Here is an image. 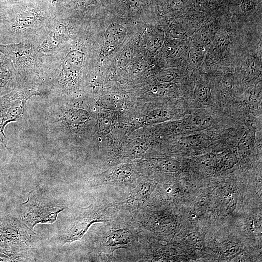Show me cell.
<instances>
[{"label":"cell","mask_w":262,"mask_h":262,"mask_svg":"<svg viewBox=\"0 0 262 262\" xmlns=\"http://www.w3.org/2000/svg\"><path fill=\"white\" fill-rule=\"evenodd\" d=\"M101 103L106 108L112 110H117L123 106L124 101L119 96L108 95L103 97L101 99Z\"/></svg>","instance_id":"cell-9"},{"label":"cell","mask_w":262,"mask_h":262,"mask_svg":"<svg viewBox=\"0 0 262 262\" xmlns=\"http://www.w3.org/2000/svg\"><path fill=\"white\" fill-rule=\"evenodd\" d=\"M234 77L232 73H228L226 74L222 80L223 86L227 90H231L234 84Z\"/></svg>","instance_id":"cell-15"},{"label":"cell","mask_w":262,"mask_h":262,"mask_svg":"<svg viewBox=\"0 0 262 262\" xmlns=\"http://www.w3.org/2000/svg\"><path fill=\"white\" fill-rule=\"evenodd\" d=\"M195 98L199 101H205L208 97L207 87L202 84L196 85L194 90Z\"/></svg>","instance_id":"cell-13"},{"label":"cell","mask_w":262,"mask_h":262,"mask_svg":"<svg viewBox=\"0 0 262 262\" xmlns=\"http://www.w3.org/2000/svg\"><path fill=\"white\" fill-rule=\"evenodd\" d=\"M229 38L227 33H222L215 38L211 44L210 49L214 53L223 52L227 48Z\"/></svg>","instance_id":"cell-6"},{"label":"cell","mask_w":262,"mask_h":262,"mask_svg":"<svg viewBox=\"0 0 262 262\" xmlns=\"http://www.w3.org/2000/svg\"><path fill=\"white\" fill-rule=\"evenodd\" d=\"M207 40L206 33L201 32L194 38L193 42L196 47H203Z\"/></svg>","instance_id":"cell-16"},{"label":"cell","mask_w":262,"mask_h":262,"mask_svg":"<svg viewBox=\"0 0 262 262\" xmlns=\"http://www.w3.org/2000/svg\"><path fill=\"white\" fill-rule=\"evenodd\" d=\"M132 237L131 232L127 229L112 230L106 235L104 243L110 246L125 245L131 242Z\"/></svg>","instance_id":"cell-5"},{"label":"cell","mask_w":262,"mask_h":262,"mask_svg":"<svg viewBox=\"0 0 262 262\" xmlns=\"http://www.w3.org/2000/svg\"><path fill=\"white\" fill-rule=\"evenodd\" d=\"M35 20L33 13L26 12L21 14L17 17L16 22L13 24L14 30H21L29 27Z\"/></svg>","instance_id":"cell-8"},{"label":"cell","mask_w":262,"mask_h":262,"mask_svg":"<svg viewBox=\"0 0 262 262\" xmlns=\"http://www.w3.org/2000/svg\"><path fill=\"white\" fill-rule=\"evenodd\" d=\"M253 7L252 4L249 1H246L242 4L241 8L244 11L246 12L250 10Z\"/></svg>","instance_id":"cell-24"},{"label":"cell","mask_w":262,"mask_h":262,"mask_svg":"<svg viewBox=\"0 0 262 262\" xmlns=\"http://www.w3.org/2000/svg\"><path fill=\"white\" fill-rule=\"evenodd\" d=\"M157 166L161 171L170 173L178 171L181 167V164L180 162L177 160L166 158L160 161Z\"/></svg>","instance_id":"cell-7"},{"label":"cell","mask_w":262,"mask_h":262,"mask_svg":"<svg viewBox=\"0 0 262 262\" xmlns=\"http://www.w3.org/2000/svg\"><path fill=\"white\" fill-rule=\"evenodd\" d=\"M66 208L46 196L34 195L25 203L22 219L33 228L39 223H52Z\"/></svg>","instance_id":"cell-1"},{"label":"cell","mask_w":262,"mask_h":262,"mask_svg":"<svg viewBox=\"0 0 262 262\" xmlns=\"http://www.w3.org/2000/svg\"><path fill=\"white\" fill-rule=\"evenodd\" d=\"M149 185H143L139 186V188L137 190V194L139 195V196H143L146 195L149 190Z\"/></svg>","instance_id":"cell-23"},{"label":"cell","mask_w":262,"mask_h":262,"mask_svg":"<svg viewBox=\"0 0 262 262\" xmlns=\"http://www.w3.org/2000/svg\"><path fill=\"white\" fill-rule=\"evenodd\" d=\"M237 162V157L233 153L226 154L222 159V163L223 167L226 169L232 168Z\"/></svg>","instance_id":"cell-14"},{"label":"cell","mask_w":262,"mask_h":262,"mask_svg":"<svg viewBox=\"0 0 262 262\" xmlns=\"http://www.w3.org/2000/svg\"><path fill=\"white\" fill-rule=\"evenodd\" d=\"M131 170L127 165H121L116 168L111 176V180L116 182L123 181L131 175Z\"/></svg>","instance_id":"cell-10"},{"label":"cell","mask_w":262,"mask_h":262,"mask_svg":"<svg viewBox=\"0 0 262 262\" xmlns=\"http://www.w3.org/2000/svg\"><path fill=\"white\" fill-rule=\"evenodd\" d=\"M36 93L28 91L12 92L0 97V143L6 146L4 131L9 122L17 120L21 116L24 104L31 96Z\"/></svg>","instance_id":"cell-2"},{"label":"cell","mask_w":262,"mask_h":262,"mask_svg":"<svg viewBox=\"0 0 262 262\" xmlns=\"http://www.w3.org/2000/svg\"><path fill=\"white\" fill-rule=\"evenodd\" d=\"M168 117V113L164 110H158L155 112L152 115V120L154 122H160L166 120Z\"/></svg>","instance_id":"cell-18"},{"label":"cell","mask_w":262,"mask_h":262,"mask_svg":"<svg viewBox=\"0 0 262 262\" xmlns=\"http://www.w3.org/2000/svg\"><path fill=\"white\" fill-rule=\"evenodd\" d=\"M203 47H196L191 49L189 52V61L191 64L196 65L199 64L204 56Z\"/></svg>","instance_id":"cell-11"},{"label":"cell","mask_w":262,"mask_h":262,"mask_svg":"<svg viewBox=\"0 0 262 262\" xmlns=\"http://www.w3.org/2000/svg\"><path fill=\"white\" fill-rule=\"evenodd\" d=\"M101 221L99 220L84 219L73 223L66 230L65 240L72 242L80 239L92 224Z\"/></svg>","instance_id":"cell-3"},{"label":"cell","mask_w":262,"mask_h":262,"mask_svg":"<svg viewBox=\"0 0 262 262\" xmlns=\"http://www.w3.org/2000/svg\"><path fill=\"white\" fill-rule=\"evenodd\" d=\"M127 150L130 155H139L143 152L145 145L142 140H134L128 145Z\"/></svg>","instance_id":"cell-12"},{"label":"cell","mask_w":262,"mask_h":262,"mask_svg":"<svg viewBox=\"0 0 262 262\" xmlns=\"http://www.w3.org/2000/svg\"><path fill=\"white\" fill-rule=\"evenodd\" d=\"M187 142L194 147H199L204 143V139L201 136H194L187 138Z\"/></svg>","instance_id":"cell-21"},{"label":"cell","mask_w":262,"mask_h":262,"mask_svg":"<svg viewBox=\"0 0 262 262\" xmlns=\"http://www.w3.org/2000/svg\"><path fill=\"white\" fill-rule=\"evenodd\" d=\"M9 79V73L5 67L0 66V87L5 86Z\"/></svg>","instance_id":"cell-19"},{"label":"cell","mask_w":262,"mask_h":262,"mask_svg":"<svg viewBox=\"0 0 262 262\" xmlns=\"http://www.w3.org/2000/svg\"><path fill=\"white\" fill-rule=\"evenodd\" d=\"M175 77L173 72L170 71H165L160 73L158 77L160 81L164 82H169L173 80Z\"/></svg>","instance_id":"cell-20"},{"label":"cell","mask_w":262,"mask_h":262,"mask_svg":"<svg viewBox=\"0 0 262 262\" xmlns=\"http://www.w3.org/2000/svg\"><path fill=\"white\" fill-rule=\"evenodd\" d=\"M251 142L249 131H246L239 142V147L241 148H248Z\"/></svg>","instance_id":"cell-17"},{"label":"cell","mask_w":262,"mask_h":262,"mask_svg":"<svg viewBox=\"0 0 262 262\" xmlns=\"http://www.w3.org/2000/svg\"><path fill=\"white\" fill-rule=\"evenodd\" d=\"M213 123V119L207 115H196L187 118L182 125V130L186 132H191L206 129Z\"/></svg>","instance_id":"cell-4"},{"label":"cell","mask_w":262,"mask_h":262,"mask_svg":"<svg viewBox=\"0 0 262 262\" xmlns=\"http://www.w3.org/2000/svg\"><path fill=\"white\" fill-rule=\"evenodd\" d=\"M112 118L109 115H104L101 119L100 127L104 131H108L112 125Z\"/></svg>","instance_id":"cell-22"}]
</instances>
